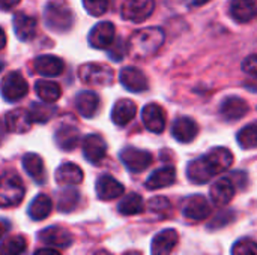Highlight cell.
Returning a JSON list of instances; mask_svg holds the SVG:
<instances>
[{"label": "cell", "mask_w": 257, "mask_h": 255, "mask_svg": "<svg viewBox=\"0 0 257 255\" xmlns=\"http://www.w3.org/2000/svg\"><path fill=\"white\" fill-rule=\"evenodd\" d=\"M233 164V155L226 147H214L206 155L191 161L187 167L190 182L203 185L214 176L229 170Z\"/></svg>", "instance_id": "6da1fadb"}, {"label": "cell", "mask_w": 257, "mask_h": 255, "mask_svg": "<svg viewBox=\"0 0 257 255\" xmlns=\"http://www.w3.org/2000/svg\"><path fill=\"white\" fill-rule=\"evenodd\" d=\"M164 44V32L160 27H146L131 35L126 44V53L136 60L152 57Z\"/></svg>", "instance_id": "7a4b0ae2"}, {"label": "cell", "mask_w": 257, "mask_h": 255, "mask_svg": "<svg viewBox=\"0 0 257 255\" xmlns=\"http://www.w3.org/2000/svg\"><path fill=\"white\" fill-rule=\"evenodd\" d=\"M45 26L56 33H65L72 27L74 14L63 0H51L44 11Z\"/></svg>", "instance_id": "3957f363"}, {"label": "cell", "mask_w": 257, "mask_h": 255, "mask_svg": "<svg viewBox=\"0 0 257 255\" xmlns=\"http://www.w3.org/2000/svg\"><path fill=\"white\" fill-rule=\"evenodd\" d=\"M26 189L18 174L5 173L0 177V207H15L24 198Z\"/></svg>", "instance_id": "277c9868"}, {"label": "cell", "mask_w": 257, "mask_h": 255, "mask_svg": "<svg viewBox=\"0 0 257 255\" xmlns=\"http://www.w3.org/2000/svg\"><path fill=\"white\" fill-rule=\"evenodd\" d=\"M78 77L89 86H108L113 83V69L102 63H84L78 68Z\"/></svg>", "instance_id": "5b68a950"}, {"label": "cell", "mask_w": 257, "mask_h": 255, "mask_svg": "<svg viewBox=\"0 0 257 255\" xmlns=\"http://www.w3.org/2000/svg\"><path fill=\"white\" fill-rule=\"evenodd\" d=\"M29 92L27 83L20 72H9L0 83V93L6 102H17Z\"/></svg>", "instance_id": "8992f818"}, {"label": "cell", "mask_w": 257, "mask_h": 255, "mask_svg": "<svg viewBox=\"0 0 257 255\" xmlns=\"http://www.w3.org/2000/svg\"><path fill=\"white\" fill-rule=\"evenodd\" d=\"M155 9V0H126L122 6V17L126 21L143 23Z\"/></svg>", "instance_id": "52a82bcc"}, {"label": "cell", "mask_w": 257, "mask_h": 255, "mask_svg": "<svg viewBox=\"0 0 257 255\" xmlns=\"http://www.w3.org/2000/svg\"><path fill=\"white\" fill-rule=\"evenodd\" d=\"M120 161L133 173H142L152 164V155L136 147H125L120 152Z\"/></svg>", "instance_id": "ba28073f"}, {"label": "cell", "mask_w": 257, "mask_h": 255, "mask_svg": "<svg viewBox=\"0 0 257 255\" xmlns=\"http://www.w3.org/2000/svg\"><path fill=\"white\" fill-rule=\"evenodd\" d=\"M116 38V29L111 23L102 21L98 23L90 32H89V44L90 47L96 50H105L110 48Z\"/></svg>", "instance_id": "9c48e42d"}, {"label": "cell", "mask_w": 257, "mask_h": 255, "mask_svg": "<svg viewBox=\"0 0 257 255\" xmlns=\"http://www.w3.org/2000/svg\"><path fill=\"white\" fill-rule=\"evenodd\" d=\"M182 212L191 221H203L211 215V204L203 195H191L184 201Z\"/></svg>", "instance_id": "30bf717a"}, {"label": "cell", "mask_w": 257, "mask_h": 255, "mask_svg": "<svg viewBox=\"0 0 257 255\" xmlns=\"http://www.w3.org/2000/svg\"><path fill=\"white\" fill-rule=\"evenodd\" d=\"M119 80H120L122 86L133 93H140L148 89L146 75L139 68H134V66L123 68L119 74Z\"/></svg>", "instance_id": "8fae6325"}, {"label": "cell", "mask_w": 257, "mask_h": 255, "mask_svg": "<svg viewBox=\"0 0 257 255\" xmlns=\"http://www.w3.org/2000/svg\"><path fill=\"white\" fill-rule=\"evenodd\" d=\"M107 153V144L98 134H90L83 140V155L92 164H99Z\"/></svg>", "instance_id": "7c38bea8"}, {"label": "cell", "mask_w": 257, "mask_h": 255, "mask_svg": "<svg viewBox=\"0 0 257 255\" xmlns=\"http://www.w3.org/2000/svg\"><path fill=\"white\" fill-rule=\"evenodd\" d=\"M142 120L154 134H161L166 128V113L158 104H148L142 111Z\"/></svg>", "instance_id": "4fadbf2b"}, {"label": "cell", "mask_w": 257, "mask_h": 255, "mask_svg": "<svg viewBox=\"0 0 257 255\" xmlns=\"http://www.w3.org/2000/svg\"><path fill=\"white\" fill-rule=\"evenodd\" d=\"M5 125L8 128V131L15 132V134H24L27 131H30L33 120L32 116L27 110L24 108H17L9 111L5 116Z\"/></svg>", "instance_id": "5bb4252c"}, {"label": "cell", "mask_w": 257, "mask_h": 255, "mask_svg": "<svg viewBox=\"0 0 257 255\" xmlns=\"http://www.w3.org/2000/svg\"><path fill=\"white\" fill-rule=\"evenodd\" d=\"M123 185L117 182L113 176L102 174L96 180V195L102 201H110L114 198H119L123 194Z\"/></svg>", "instance_id": "9a60e30c"}, {"label": "cell", "mask_w": 257, "mask_h": 255, "mask_svg": "<svg viewBox=\"0 0 257 255\" xmlns=\"http://www.w3.org/2000/svg\"><path fill=\"white\" fill-rule=\"evenodd\" d=\"M179 236L176 230H163L161 233H158L151 245V252L152 255H170L173 252L175 246L178 245Z\"/></svg>", "instance_id": "2e32d148"}, {"label": "cell", "mask_w": 257, "mask_h": 255, "mask_svg": "<svg viewBox=\"0 0 257 255\" xmlns=\"http://www.w3.org/2000/svg\"><path fill=\"white\" fill-rule=\"evenodd\" d=\"M199 134V126L191 117H178L172 126V135L179 143H191Z\"/></svg>", "instance_id": "e0dca14e"}, {"label": "cell", "mask_w": 257, "mask_h": 255, "mask_svg": "<svg viewBox=\"0 0 257 255\" xmlns=\"http://www.w3.org/2000/svg\"><path fill=\"white\" fill-rule=\"evenodd\" d=\"M39 239L48 246H54V248H68L74 240L72 234L68 230L62 227H56V225L39 231Z\"/></svg>", "instance_id": "ac0fdd59"}, {"label": "cell", "mask_w": 257, "mask_h": 255, "mask_svg": "<svg viewBox=\"0 0 257 255\" xmlns=\"http://www.w3.org/2000/svg\"><path fill=\"white\" fill-rule=\"evenodd\" d=\"M220 113L227 122H235L248 113V104L239 96H229L223 101Z\"/></svg>", "instance_id": "d6986e66"}, {"label": "cell", "mask_w": 257, "mask_h": 255, "mask_svg": "<svg viewBox=\"0 0 257 255\" xmlns=\"http://www.w3.org/2000/svg\"><path fill=\"white\" fill-rule=\"evenodd\" d=\"M33 66H35V71L44 77H57L63 72V68H65L63 60L51 54H44V56L36 57Z\"/></svg>", "instance_id": "ffe728a7"}, {"label": "cell", "mask_w": 257, "mask_h": 255, "mask_svg": "<svg viewBox=\"0 0 257 255\" xmlns=\"http://www.w3.org/2000/svg\"><path fill=\"white\" fill-rule=\"evenodd\" d=\"M211 200L214 204L217 206H226L232 201V198L235 197V185L232 183L230 179H220L217 180L209 191Z\"/></svg>", "instance_id": "44dd1931"}, {"label": "cell", "mask_w": 257, "mask_h": 255, "mask_svg": "<svg viewBox=\"0 0 257 255\" xmlns=\"http://www.w3.org/2000/svg\"><path fill=\"white\" fill-rule=\"evenodd\" d=\"M230 14L236 23H250L257 17L256 0H232Z\"/></svg>", "instance_id": "7402d4cb"}, {"label": "cell", "mask_w": 257, "mask_h": 255, "mask_svg": "<svg viewBox=\"0 0 257 255\" xmlns=\"http://www.w3.org/2000/svg\"><path fill=\"white\" fill-rule=\"evenodd\" d=\"M14 32L20 41H30L36 35V20L24 12H17L14 15Z\"/></svg>", "instance_id": "603a6c76"}, {"label": "cell", "mask_w": 257, "mask_h": 255, "mask_svg": "<svg viewBox=\"0 0 257 255\" xmlns=\"http://www.w3.org/2000/svg\"><path fill=\"white\" fill-rule=\"evenodd\" d=\"M137 113V105L130 101V99H120L114 104L111 110V120L117 126H125L128 125Z\"/></svg>", "instance_id": "cb8c5ba5"}, {"label": "cell", "mask_w": 257, "mask_h": 255, "mask_svg": "<svg viewBox=\"0 0 257 255\" xmlns=\"http://www.w3.org/2000/svg\"><path fill=\"white\" fill-rule=\"evenodd\" d=\"M83 177H84V174H83L81 168L72 162H65L56 170V182L59 185H65V186L78 185L83 182Z\"/></svg>", "instance_id": "d4e9b609"}, {"label": "cell", "mask_w": 257, "mask_h": 255, "mask_svg": "<svg viewBox=\"0 0 257 255\" xmlns=\"http://www.w3.org/2000/svg\"><path fill=\"white\" fill-rule=\"evenodd\" d=\"M54 141L57 144V147H60L62 150H74L78 146L80 141V132L77 128L71 126V125H63L60 126L56 134H54Z\"/></svg>", "instance_id": "484cf974"}, {"label": "cell", "mask_w": 257, "mask_h": 255, "mask_svg": "<svg viewBox=\"0 0 257 255\" xmlns=\"http://www.w3.org/2000/svg\"><path fill=\"white\" fill-rule=\"evenodd\" d=\"M175 180H176V170L173 167H163L149 176V179L146 180V188L151 191L167 188L173 185Z\"/></svg>", "instance_id": "4316f807"}, {"label": "cell", "mask_w": 257, "mask_h": 255, "mask_svg": "<svg viewBox=\"0 0 257 255\" xmlns=\"http://www.w3.org/2000/svg\"><path fill=\"white\" fill-rule=\"evenodd\" d=\"M75 107L83 117L90 119L95 116V113L99 107V98L96 93H93L90 90L80 92L75 98Z\"/></svg>", "instance_id": "83f0119b"}, {"label": "cell", "mask_w": 257, "mask_h": 255, "mask_svg": "<svg viewBox=\"0 0 257 255\" xmlns=\"http://www.w3.org/2000/svg\"><path fill=\"white\" fill-rule=\"evenodd\" d=\"M23 167L26 173L38 183H44L45 180V167L44 161L36 153H26L23 158Z\"/></svg>", "instance_id": "f1b7e54d"}, {"label": "cell", "mask_w": 257, "mask_h": 255, "mask_svg": "<svg viewBox=\"0 0 257 255\" xmlns=\"http://www.w3.org/2000/svg\"><path fill=\"white\" fill-rule=\"evenodd\" d=\"M51 200L45 194H39L38 197L33 198V201L29 206V216L33 221H42L51 213Z\"/></svg>", "instance_id": "f546056e"}, {"label": "cell", "mask_w": 257, "mask_h": 255, "mask_svg": "<svg viewBox=\"0 0 257 255\" xmlns=\"http://www.w3.org/2000/svg\"><path fill=\"white\" fill-rule=\"evenodd\" d=\"M35 90H36V95L47 104L56 102L62 95V89L59 84H56L53 81H45V80L36 81Z\"/></svg>", "instance_id": "4dcf8cb0"}, {"label": "cell", "mask_w": 257, "mask_h": 255, "mask_svg": "<svg viewBox=\"0 0 257 255\" xmlns=\"http://www.w3.org/2000/svg\"><path fill=\"white\" fill-rule=\"evenodd\" d=\"M143 209H145L143 198L139 194H136V192H131L126 197H123L120 200L119 206H117V210L122 215H126V216H130V215H139V213L143 212Z\"/></svg>", "instance_id": "1f68e13d"}, {"label": "cell", "mask_w": 257, "mask_h": 255, "mask_svg": "<svg viewBox=\"0 0 257 255\" xmlns=\"http://www.w3.org/2000/svg\"><path fill=\"white\" fill-rule=\"evenodd\" d=\"M27 242L24 236L21 234H14L6 237L0 243V255H20L26 251Z\"/></svg>", "instance_id": "d6a6232c"}, {"label": "cell", "mask_w": 257, "mask_h": 255, "mask_svg": "<svg viewBox=\"0 0 257 255\" xmlns=\"http://www.w3.org/2000/svg\"><path fill=\"white\" fill-rule=\"evenodd\" d=\"M56 107H51L48 105L47 102L45 104H39V102H33L30 105V116H32V120L36 122V123H47L54 114H56Z\"/></svg>", "instance_id": "836d02e7"}, {"label": "cell", "mask_w": 257, "mask_h": 255, "mask_svg": "<svg viewBox=\"0 0 257 255\" xmlns=\"http://www.w3.org/2000/svg\"><path fill=\"white\" fill-rule=\"evenodd\" d=\"M78 200H80L78 192L75 189H72V188H68V189L62 191L59 194V204H57V207H59L60 212L68 213V212L75 209V206L78 204Z\"/></svg>", "instance_id": "e575fe53"}, {"label": "cell", "mask_w": 257, "mask_h": 255, "mask_svg": "<svg viewBox=\"0 0 257 255\" xmlns=\"http://www.w3.org/2000/svg\"><path fill=\"white\" fill-rule=\"evenodd\" d=\"M238 143L242 149L257 147V123L247 125L238 132Z\"/></svg>", "instance_id": "d590c367"}, {"label": "cell", "mask_w": 257, "mask_h": 255, "mask_svg": "<svg viewBox=\"0 0 257 255\" xmlns=\"http://www.w3.org/2000/svg\"><path fill=\"white\" fill-rule=\"evenodd\" d=\"M232 255H257V243L251 239H241L233 245Z\"/></svg>", "instance_id": "8d00e7d4"}, {"label": "cell", "mask_w": 257, "mask_h": 255, "mask_svg": "<svg viewBox=\"0 0 257 255\" xmlns=\"http://www.w3.org/2000/svg\"><path fill=\"white\" fill-rule=\"evenodd\" d=\"M83 6L92 17H101L108 9V0H83Z\"/></svg>", "instance_id": "74e56055"}, {"label": "cell", "mask_w": 257, "mask_h": 255, "mask_svg": "<svg viewBox=\"0 0 257 255\" xmlns=\"http://www.w3.org/2000/svg\"><path fill=\"white\" fill-rule=\"evenodd\" d=\"M149 209L154 213H166L170 209V203L164 197H155L149 201Z\"/></svg>", "instance_id": "f35d334b"}, {"label": "cell", "mask_w": 257, "mask_h": 255, "mask_svg": "<svg viewBox=\"0 0 257 255\" xmlns=\"http://www.w3.org/2000/svg\"><path fill=\"white\" fill-rule=\"evenodd\" d=\"M111 45H113V48L108 51L110 59H111V60H114V62H120V60H122V57H123V56H125V53H126V47L123 45V42H122V41H117L116 44L113 42Z\"/></svg>", "instance_id": "ab89813d"}, {"label": "cell", "mask_w": 257, "mask_h": 255, "mask_svg": "<svg viewBox=\"0 0 257 255\" xmlns=\"http://www.w3.org/2000/svg\"><path fill=\"white\" fill-rule=\"evenodd\" d=\"M242 71L257 77V54L248 56L244 62H242Z\"/></svg>", "instance_id": "60d3db41"}, {"label": "cell", "mask_w": 257, "mask_h": 255, "mask_svg": "<svg viewBox=\"0 0 257 255\" xmlns=\"http://www.w3.org/2000/svg\"><path fill=\"white\" fill-rule=\"evenodd\" d=\"M20 0H0V9L3 11H9L12 8H15L18 5Z\"/></svg>", "instance_id": "b9f144b4"}, {"label": "cell", "mask_w": 257, "mask_h": 255, "mask_svg": "<svg viewBox=\"0 0 257 255\" xmlns=\"http://www.w3.org/2000/svg\"><path fill=\"white\" fill-rule=\"evenodd\" d=\"M33 255H60V252L57 249H53V248H41Z\"/></svg>", "instance_id": "7bdbcfd3"}, {"label": "cell", "mask_w": 257, "mask_h": 255, "mask_svg": "<svg viewBox=\"0 0 257 255\" xmlns=\"http://www.w3.org/2000/svg\"><path fill=\"white\" fill-rule=\"evenodd\" d=\"M5 45H6V33H5V30L0 27V50H3Z\"/></svg>", "instance_id": "ee69618b"}, {"label": "cell", "mask_w": 257, "mask_h": 255, "mask_svg": "<svg viewBox=\"0 0 257 255\" xmlns=\"http://www.w3.org/2000/svg\"><path fill=\"white\" fill-rule=\"evenodd\" d=\"M6 231H8V224L3 222V221H0V237H2Z\"/></svg>", "instance_id": "f6af8a7d"}, {"label": "cell", "mask_w": 257, "mask_h": 255, "mask_svg": "<svg viewBox=\"0 0 257 255\" xmlns=\"http://www.w3.org/2000/svg\"><path fill=\"white\" fill-rule=\"evenodd\" d=\"M208 2H211V0H191V3H193L194 6H203V5H206Z\"/></svg>", "instance_id": "bcb514c9"}, {"label": "cell", "mask_w": 257, "mask_h": 255, "mask_svg": "<svg viewBox=\"0 0 257 255\" xmlns=\"http://www.w3.org/2000/svg\"><path fill=\"white\" fill-rule=\"evenodd\" d=\"M123 255H142L139 251H128L126 254H123Z\"/></svg>", "instance_id": "7dc6e473"}, {"label": "cell", "mask_w": 257, "mask_h": 255, "mask_svg": "<svg viewBox=\"0 0 257 255\" xmlns=\"http://www.w3.org/2000/svg\"><path fill=\"white\" fill-rule=\"evenodd\" d=\"M3 68H5V63H3V62H0V72L3 71Z\"/></svg>", "instance_id": "c3c4849f"}]
</instances>
